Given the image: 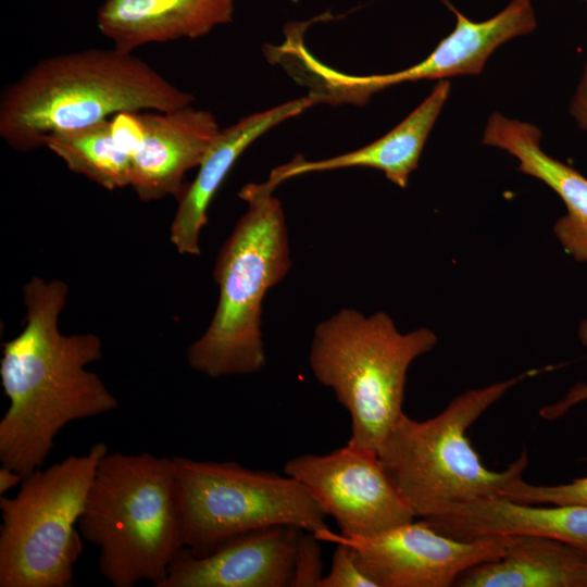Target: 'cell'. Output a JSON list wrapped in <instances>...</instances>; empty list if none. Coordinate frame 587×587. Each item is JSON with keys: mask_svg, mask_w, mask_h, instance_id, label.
<instances>
[{"mask_svg": "<svg viewBox=\"0 0 587 587\" xmlns=\"http://www.w3.org/2000/svg\"><path fill=\"white\" fill-rule=\"evenodd\" d=\"M499 497L526 504H587V476L553 486L532 485L521 478Z\"/></svg>", "mask_w": 587, "mask_h": 587, "instance_id": "44dd1931", "label": "cell"}, {"mask_svg": "<svg viewBox=\"0 0 587 587\" xmlns=\"http://www.w3.org/2000/svg\"><path fill=\"white\" fill-rule=\"evenodd\" d=\"M570 112L583 130H587V62L582 78L572 98Z\"/></svg>", "mask_w": 587, "mask_h": 587, "instance_id": "d4e9b609", "label": "cell"}, {"mask_svg": "<svg viewBox=\"0 0 587 587\" xmlns=\"http://www.w3.org/2000/svg\"><path fill=\"white\" fill-rule=\"evenodd\" d=\"M298 480L346 538H367L415 520L376 453L347 444L327 454L288 460Z\"/></svg>", "mask_w": 587, "mask_h": 587, "instance_id": "30bf717a", "label": "cell"}, {"mask_svg": "<svg viewBox=\"0 0 587 587\" xmlns=\"http://www.w3.org/2000/svg\"><path fill=\"white\" fill-rule=\"evenodd\" d=\"M291 526L258 529L227 541L204 557L184 547L159 587L290 586L299 534Z\"/></svg>", "mask_w": 587, "mask_h": 587, "instance_id": "8fae6325", "label": "cell"}, {"mask_svg": "<svg viewBox=\"0 0 587 587\" xmlns=\"http://www.w3.org/2000/svg\"><path fill=\"white\" fill-rule=\"evenodd\" d=\"M236 0H104L96 23L112 46L128 52L197 39L234 20Z\"/></svg>", "mask_w": 587, "mask_h": 587, "instance_id": "9a60e30c", "label": "cell"}, {"mask_svg": "<svg viewBox=\"0 0 587 587\" xmlns=\"http://www.w3.org/2000/svg\"><path fill=\"white\" fill-rule=\"evenodd\" d=\"M139 115L143 138L132 157L130 188L143 202L178 199L185 174L199 166L221 130L217 120L191 104Z\"/></svg>", "mask_w": 587, "mask_h": 587, "instance_id": "7c38bea8", "label": "cell"}, {"mask_svg": "<svg viewBox=\"0 0 587 587\" xmlns=\"http://www.w3.org/2000/svg\"><path fill=\"white\" fill-rule=\"evenodd\" d=\"M45 148L58 155L73 173L100 187H130L132 158L115 142L111 121L60 132L45 139Z\"/></svg>", "mask_w": 587, "mask_h": 587, "instance_id": "ffe728a7", "label": "cell"}, {"mask_svg": "<svg viewBox=\"0 0 587 587\" xmlns=\"http://www.w3.org/2000/svg\"><path fill=\"white\" fill-rule=\"evenodd\" d=\"M458 587H587V553L566 542L513 535L504 554L462 573Z\"/></svg>", "mask_w": 587, "mask_h": 587, "instance_id": "d6986e66", "label": "cell"}, {"mask_svg": "<svg viewBox=\"0 0 587 587\" xmlns=\"http://www.w3.org/2000/svg\"><path fill=\"white\" fill-rule=\"evenodd\" d=\"M578 339L584 346H587V319L579 324Z\"/></svg>", "mask_w": 587, "mask_h": 587, "instance_id": "4316f807", "label": "cell"}, {"mask_svg": "<svg viewBox=\"0 0 587 587\" xmlns=\"http://www.w3.org/2000/svg\"><path fill=\"white\" fill-rule=\"evenodd\" d=\"M539 370L470 389L437 415L415 421L404 412L383 440L377 457L414 516L430 520L482 498L499 497L523 478L528 458L522 452L503 471L486 467L466 435L469 428L508 390Z\"/></svg>", "mask_w": 587, "mask_h": 587, "instance_id": "5b68a950", "label": "cell"}, {"mask_svg": "<svg viewBox=\"0 0 587 587\" xmlns=\"http://www.w3.org/2000/svg\"><path fill=\"white\" fill-rule=\"evenodd\" d=\"M449 90L447 79L438 80L428 97L380 138L360 149L319 161H308L298 154L275 167L263 185L274 191L279 184L298 175L364 166L382 171L390 182L404 188L411 173L417 167L428 134Z\"/></svg>", "mask_w": 587, "mask_h": 587, "instance_id": "e0dca14e", "label": "cell"}, {"mask_svg": "<svg viewBox=\"0 0 587 587\" xmlns=\"http://www.w3.org/2000/svg\"><path fill=\"white\" fill-rule=\"evenodd\" d=\"M587 401V382L573 385L563 398L542 407L539 414L545 420H557L565 415L571 409Z\"/></svg>", "mask_w": 587, "mask_h": 587, "instance_id": "cb8c5ba5", "label": "cell"}, {"mask_svg": "<svg viewBox=\"0 0 587 587\" xmlns=\"http://www.w3.org/2000/svg\"><path fill=\"white\" fill-rule=\"evenodd\" d=\"M540 139L535 125L495 112L486 124L483 143L509 152L519 161V171L541 180L562 199L566 213L555 222L554 234L567 254L587 262V178L547 154Z\"/></svg>", "mask_w": 587, "mask_h": 587, "instance_id": "2e32d148", "label": "cell"}, {"mask_svg": "<svg viewBox=\"0 0 587 587\" xmlns=\"http://www.w3.org/2000/svg\"><path fill=\"white\" fill-rule=\"evenodd\" d=\"M95 444L24 477L13 498L0 496V587H67L83 551L76 530L97 466L108 452Z\"/></svg>", "mask_w": 587, "mask_h": 587, "instance_id": "52a82bcc", "label": "cell"}, {"mask_svg": "<svg viewBox=\"0 0 587 587\" xmlns=\"http://www.w3.org/2000/svg\"><path fill=\"white\" fill-rule=\"evenodd\" d=\"M185 547L204 557L238 536L291 526L321 541L330 532L326 514L295 478L227 461L173 457Z\"/></svg>", "mask_w": 587, "mask_h": 587, "instance_id": "ba28073f", "label": "cell"}, {"mask_svg": "<svg viewBox=\"0 0 587 587\" xmlns=\"http://www.w3.org/2000/svg\"><path fill=\"white\" fill-rule=\"evenodd\" d=\"M99 550L98 570L114 587L164 580L185 547L173 458L107 452L78 521Z\"/></svg>", "mask_w": 587, "mask_h": 587, "instance_id": "277c9868", "label": "cell"}, {"mask_svg": "<svg viewBox=\"0 0 587 587\" xmlns=\"http://www.w3.org/2000/svg\"><path fill=\"white\" fill-rule=\"evenodd\" d=\"M425 521L459 539L530 534L566 542L587 553V504H526L489 497L459 504Z\"/></svg>", "mask_w": 587, "mask_h": 587, "instance_id": "ac0fdd59", "label": "cell"}, {"mask_svg": "<svg viewBox=\"0 0 587 587\" xmlns=\"http://www.w3.org/2000/svg\"><path fill=\"white\" fill-rule=\"evenodd\" d=\"M582 1L587 2V0H582Z\"/></svg>", "mask_w": 587, "mask_h": 587, "instance_id": "83f0119b", "label": "cell"}, {"mask_svg": "<svg viewBox=\"0 0 587 587\" xmlns=\"http://www.w3.org/2000/svg\"><path fill=\"white\" fill-rule=\"evenodd\" d=\"M334 544L330 570L317 587H376L358 565L350 546L341 540Z\"/></svg>", "mask_w": 587, "mask_h": 587, "instance_id": "603a6c76", "label": "cell"}, {"mask_svg": "<svg viewBox=\"0 0 587 587\" xmlns=\"http://www.w3.org/2000/svg\"><path fill=\"white\" fill-rule=\"evenodd\" d=\"M437 340L427 327L400 333L380 311L365 315L345 308L316 325L309 365L350 415L347 444L377 454L403 413L411 363L433 350Z\"/></svg>", "mask_w": 587, "mask_h": 587, "instance_id": "8992f818", "label": "cell"}, {"mask_svg": "<svg viewBox=\"0 0 587 587\" xmlns=\"http://www.w3.org/2000/svg\"><path fill=\"white\" fill-rule=\"evenodd\" d=\"M24 476L14 469L2 464L0 467V496H3L10 489L20 486Z\"/></svg>", "mask_w": 587, "mask_h": 587, "instance_id": "484cf974", "label": "cell"}, {"mask_svg": "<svg viewBox=\"0 0 587 587\" xmlns=\"http://www.w3.org/2000/svg\"><path fill=\"white\" fill-rule=\"evenodd\" d=\"M320 539L301 530L298 537L290 587H317L323 574Z\"/></svg>", "mask_w": 587, "mask_h": 587, "instance_id": "7402d4cb", "label": "cell"}, {"mask_svg": "<svg viewBox=\"0 0 587 587\" xmlns=\"http://www.w3.org/2000/svg\"><path fill=\"white\" fill-rule=\"evenodd\" d=\"M273 192L263 183H249L238 193L247 210L216 257L217 305L187 349L188 365L208 377L250 375L266 364L263 300L291 268L286 217Z\"/></svg>", "mask_w": 587, "mask_h": 587, "instance_id": "3957f363", "label": "cell"}, {"mask_svg": "<svg viewBox=\"0 0 587 587\" xmlns=\"http://www.w3.org/2000/svg\"><path fill=\"white\" fill-rule=\"evenodd\" d=\"M317 103L316 96L310 92L221 128L199 164L195 179L178 198L170 237L180 254H200V234L208 223L210 203L243 151L271 128Z\"/></svg>", "mask_w": 587, "mask_h": 587, "instance_id": "5bb4252c", "label": "cell"}, {"mask_svg": "<svg viewBox=\"0 0 587 587\" xmlns=\"http://www.w3.org/2000/svg\"><path fill=\"white\" fill-rule=\"evenodd\" d=\"M512 539L505 534L459 539L420 519L367 538L330 530L322 540L348 544L376 587H449L469 569L501 558Z\"/></svg>", "mask_w": 587, "mask_h": 587, "instance_id": "9c48e42d", "label": "cell"}, {"mask_svg": "<svg viewBox=\"0 0 587 587\" xmlns=\"http://www.w3.org/2000/svg\"><path fill=\"white\" fill-rule=\"evenodd\" d=\"M67 285L32 277L23 286L25 326L2 345L1 385L10 404L0 420V461L24 477L41 469L68 423L118 405L87 365L102 358L98 335H64L59 317Z\"/></svg>", "mask_w": 587, "mask_h": 587, "instance_id": "6da1fadb", "label": "cell"}, {"mask_svg": "<svg viewBox=\"0 0 587 587\" xmlns=\"http://www.w3.org/2000/svg\"><path fill=\"white\" fill-rule=\"evenodd\" d=\"M452 10L455 27L430 54L399 72L358 76L354 80L358 93L370 99L375 92L405 82L479 74L499 46L529 34L537 25L532 0H511L498 14L482 22L471 21Z\"/></svg>", "mask_w": 587, "mask_h": 587, "instance_id": "4fadbf2b", "label": "cell"}, {"mask_svg": "<svg viewBox=\"0 0 587 587\" xmlns=\"http://www.w3.org/2000/svg\"><path fill=\"white\" fill-rule=\"evenodd\" d=\"M195 97L134 52L112 46L47 57L0 96V137L21 152L43 148L55 133L125 112L171 111Z\"/></svg>", "mask_w": 587, "mask_h": 587, "instance_id": "7a4b0ae2", "label": "cell"}]
</instances>
